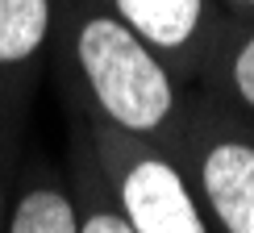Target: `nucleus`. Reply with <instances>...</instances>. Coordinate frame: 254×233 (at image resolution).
Listing matches in <instances>:
<instances>
[{
  "instance_id": "obj_1",
  "label": "nucleus",
  "mask_w": 254,
  "mask_h": 233,
  "mask_svg": "<svg viewBox=\"0 0 254 233\" xmlns=\"http://www.w3.org/2000/svg\"><path fill=\"white\" fill-rule=\"evenodd\" d=\"M75 116H92L142 142L179 150L188 83L96 0H59L55 55Z\"/></svg>"
},
{
  "instance_id": "obj_2",
  "label": "nucleus",
  "mask_w": 254,
  "mask_h": 233,
  "mask_svg": "<svg viewBox=\"0 0 254 233\" xmlns=\"http://www.w3.org/2000/svg\"><path fill=\"white\" fill-rule=\"evenodd\" d=\"M75 133L133 233H213L192 175L175 150L129 137L92 116H75Z\"/></svg>"
},
{
  "instance_id": "obj_3",
  "label": "nucleus",
  "mask_w": 254,
  "mask_h": 233,
  "mask_svg": "<svg viewBox=\"0 0 254 233\" xmlns=\"http://www.w3.org/2000/svg\"><path fill=\"white\" fill-rule=\"evenodd\" d=\"M192 187L213 233H254V129L208 96L188 104L179 137Z\"/></svg>"
},
{
  "instance_id": "obj_4",
  "label": "nucleus",
  "mask_w": 254,
  "mask_h": 233,
  "mask_svg": "<svg viewBox=\"0 0 254 233\" xmlns=\"http://www.w3.org/2000/svg\"><path fill=\"white\" fill-rule=\"evenodd\" d=\"M129 25L184 83H200L234 17L217 0H96Z\"/></svg>"
},
{
  "instance_id": "obj_5",
  "label": "nucleus",
  "mask_w": 254,
  "mask_h": 233,
  "mask_svg": "<svg viewBox=\"0 0 254 233\" xmlns=\"http://www.w3.org/2000/svg\"><path fill=\"white\" fill-rule=\"evenodd\" d=\"M59 0H0V137L17 146L55 55Z\"/></svg>"
},
{
  "instance_id": "obj_6",
  "label": "nucleus",
  "mask_w": 254,
  "mask_h": 233,
  "mask_svg": "<svg viewBox=\"0 0 254 233\" xmlns=\"http://www.w3.org/2000/svg\"><path fill=\"white\" fill-rule=\"evenodd\" d=\"M4 233H79L71 179H59L46 163H29L8 196Z\"/></svg>"
},
{
  "instance_id": "obj_7",
  "label": "nucleus",
  "mask_w": 254,
  "mask_h": 233,
  "mask_svg": "<svg viewBox=\"0 0 254 233\" xmlns=\"http://www.w3.org/2000/svg\"><path fill=\"white\" fill-rule=\"evenodd\" d=\"M200 88L217 109L254 129V13L234 17V25L225 29L217 55L200 75Z\"/></svg>"
},
{
  "instance_id": "obj_8",
  "label": "nucleus",
  "mask_w": 254,
  "mask_h": 233,
  "mask_svg": "<svg viewBox=\"0 0 254 233\" xmlns=\"http://www.w3.org/2000/svg\"><path fill=\"white\" fill-rule=\"evenodd\" d=\"M71 192H75V208H79V233H133L129 221L117 213L109 187L100 183V171L79 133L71 146Z\"/></svg>"
},
{
  "instance_id": "obj_9",
  "label": "nucleus",
  "mask_w": 254,
  "mask_h": 233,
  "mask_svg": "<svg viewBox=\"0 0 254 233\" xmlns=\"http://www.w3.org/2000/svg\"><path fill=\"white\" fill-rule=\"evenodd\" d=\"M17 146L0 137V233H4V217H8V196H13V183H8V154Z\"/></svg>"
},
{
  "instance_id": "obj_10",
  "label": "nucleus",
  "mask_w": 254,
  "mask_h": 233,
  "mask_svg": "<svg viewBox=\"0 0 254 233\" xmlns=\"http://www.w3.org/2000/svg\"><path fill=\"white\" fill-rule=\"evenodd\" d=\"M221 8H225L229 17H250L254 13V0H217Z\"/></svg>"
}]
</instances>
